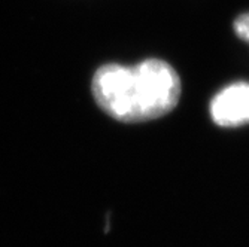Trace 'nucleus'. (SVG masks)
Instances as JSON below:
<instances>
[{"mask_svg": "<svg viewBox=\"0 0 249 247\" xmlns=\"http://www.w3.org/2000/svg\"><path fill=\"white\" fill-rule=\"evenodd\" d=\"M209 114L219 127L249 124V82H234L222 88L211 100Z\"/></svg>", "mask_w": 249, "mask_h": 247, "instance_id": "nucleus-2", "label": "nucleus"}, {"mask_svg": "<svg viewBox=\"0 0 249 247\" xmlns=\"http://www.w3.org/2000/svg\"><path fill=\"white\" fill-rule=\"evenodd\" d=\"M91 91L106 115L136 124L170 114L179 103L182 83L167 61L148 58L134 66H102L93 76Z\"/></svg>", "mask_w": 249, "mask_h": 247, "instance_id": "nucleus-1", "label": "nucleus"}, {"mask_svg": "<svg viewBox=\"0 0 249 247\" xmlns=\"http://www.w3.org/2000/svg\"><path fill=\"white\" fill-rule=\"evenodd\" d=\"M233 30L237 34V37H240L242 40L249 42V12L240 14L234 19V22H233Z\"/></svg>", "mask_w": 249, "mask_h": 247, "instance_id": "nucleus-3", "label": "nucleus"}]
</instances>
